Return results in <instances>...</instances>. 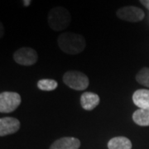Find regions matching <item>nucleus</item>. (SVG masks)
<instances>
[{"label":"nucleus","instance_id":"obj_1","mask_svg":"<svg viewBox=\"0 0 149 149\" xmlns=\"http://www.w3.org/2000/svg\"><path fill=\"white\" fill-rule=\"evenodd\" d=\"M57 43L60 49L69 55H77L85 50L86 46L85 37L74 32H63L58 37Z\"/></svg>","mask_w":149,"mask_h":149},{"label":"nucleus","instance_id":"obj_2","mask_svg":"<svg viewBox=\"0 0 149 149\" xmlns=\"http://www.w3.org/2000/svg\"><path fill=\"white\" fill-rule=\"evenodd\" d=\"M47 22L51 29L55 32H61L69 27L71 22V15L64 7H54L48 13Z\"/></svg>","mask_w":149,"mask_h":149},{"label":"nucleus","instance_id":"obj_3","mask_svg":"<svg viewBox=\"0 0 149 149\" xmlns=\"http://www.w3.org/2000/svg\"><path fill=\"white\" fill-rule=\"evenodd\" d=\"M63 82L74 91H85L90 85L88 76L78 70H69L63 74Z\"/></svg>","mask_w":149,"mask_h":149},{"label":"nucleus","instance_id":"obj_4","mask_svg":"<svg viewBox=\"0 0 149 149\" xmlns=\"http://www.w3.org/2000/svg\"><path fill=\"white\" fill-rule=\"evenodd\" d=\"M21 102V96L16 92H2L0 94V113H8L15 111Z\"/></svg>","mask_w":149,"mask_h":149},{"label":"nucleus","instance_id":"obj_5","mask_svg":"<svg viewBox=\"0 0 149 149\" xmlns=\"http://www.w3.org/2000/svg\"><path fill=\"white\" fill-rule=\"evenodd\" d=\"M117 17L123 21L129 22H139L143 20L145 13L139 7L125 6L118 9L116 13Z\"/></svg>","mask_w":149,"mask_h":149},{"label":"nucleus","instance_id":"obj_6","mask_svg":"<svg viewBox=\"0 0 149 149\" xmlns=\"http://www.w3.org/2000/svg\"><path fill=\"white\" fill-rule=\"evenodd\" d=\"M37 58L38 56L37 52L34 49L27 47L19 48L13 54V59L15 62L24 66H30L34 65L37 61Z\"/></svg>","mask_w":149,"mask_h":149},{"label":"nucleus","instance_id":"obj_7","mask_svg":"<svg viewBox=\"0 0 149 149\" xmlns=\"http://www.w3.org/2000/svg\"><path fill=\"white\" fill-rule=\"evenodd\" d=\"M21 126L17 118L13 117H3L0 118V136L4 137L17 133Z\"/></svg>","mask_w":149,"mask_h":149},{"label":"nucleus","instance_id":"obj_8","mask_svg":"<svg viewBox=\"0 0 149 149\" xmlns=\"http://www.w3.org/2000/svg\"><path fill=\"white\" fill-rule=\"evenodd\" d=\"M80 141L73 137H63L57 139L50 146L49 149H79Z\"/></svg>","mask_w":149,"mask_h":149},{"label":"nucleus","instance_id":"obj_9","mask_svg":"<svg viewBox=\"0 0 149 149\" xmlns=\"http://www.w3.org/2000/svg\"><path fill=\"white\" fill-rule=\"evenodd\" d=\"M100 96L93 92H85L80 96L81 107L87 111H91L95 109L100 104Z\"/></svg>","mask_w":149,"mask_h":149},{"label":"nucleus","instance_id":"obj_10","mask_svg":"<svg viewBox=\"0 0 149 149\" xmlns=\"http://www.w3.org/2000/svg\"><path fill=\"white\" fill-rule=\"evenodd\" d=\"M133 104L139 109H149V90L140 89L133 95Z\"/></svg>","mask_w":149,"mask_h":149},{"label":"nucleus","instance_id":"obj_11","mask_svg":"<svg viewBox=\"0 0 149 149\" xmlns=\"http://www.w3.org/2000/svg\"><path fill=\"white\" fill-rule=\"evenodd\" d=\"M109 149H132L131 141L123 136L114 137L108 142Z\"/></svg>","mask_w":149,"mask_h":149},{"label":"nucleus","instance_id":"obj_12","mask_svg":"<svg viewBox=\"0 0 149 149\" xmlns=\"http://www.w3.org/2000/svg\"><path fill=\"white\" fill-rule=\"evenodd\" d=\"M133 120L139 126H149V109H139L133 113Z\"/></svg>","mask_w":149,"mask_h":149},{"label":"nucleus","instance_id":"obj_13","mask_svg":"<svg viewBox=\"0 0 149 149\" xmlns=\"http://www.w3.org/2000/svg\"><path fill=\"white\" fill-rule=\"evenodd\" d=\"M58 86L56 80L52 79H42L37 82V88L43 91H52L56 90Z\"/></svg>","mask_w":149,"mask_h":149},{"label":"nucleus","instance_id":"obj_14","mask_svg":"<svg viewBox=\"0 0 149 149\" xmlns=\"http://www.w3.org/2000/svg\"><path fill=\"white\" fill-rule=\"evenodd\" d=\"M136 80L140 85L149 88V68L143 67L136 74Z\"/></svg>","mask_w":149,"mask_h":149},{"label":"nucleus","instance_id":"obj_15","mask_svg":"<svg viewBox=\"0 0 149 149\" xmlns=\"http://www.w3.org/2000/svg\"><path fill=\"white\" fill-rule=\"evenodd\" d=\"M139 2L141 3V4L143 5L149 10V0H139Z\"/></svg>","mask_w":149,"mask_h":149},{"label":"nucleus","instance_id":"obj_16","mask_svg":"<svg viewBox=\"0 0 149 149\" xmlns=\"http://www.w3.org/2000/svg\"><path fill=\"white\" fill-rule=\"evenodd\" d=\"M22 2H23V5L25 7H28L32 3V0H22Z\"/></svg>","mask_w":149,"mask_h":149},{"label":"nucleus","instance_id":"obj_17","mask_svg":"<svg viewBox=\"0 0 149 149\" xmlns=\"http://www.w3.org/2000/svg\"><path fill=\"white\" fill-rule=\"evenodd\" d=\"M0 29H1V38L3 37V34H4V27H3V23L2 22H0Z\"/></svg>","mask_w":149,"mask_h":149}]
</instances>
